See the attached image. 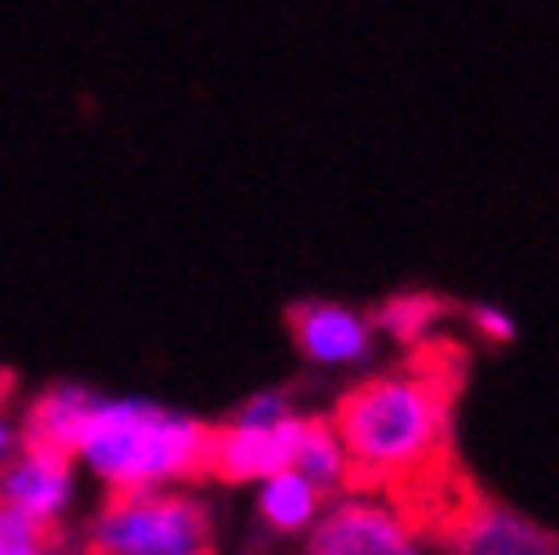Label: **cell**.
I'll return each mask as SVG.
<instances>
[{"instance_id":"obj_8","label":"cell","mask_w":559,"mask_h":555,"mask_svg":"<svg viewBox=\"0 0 559 555\" xmlns=\"http://www.w3.org/2000/svg\"><path fill=\"white\" fill-rule=\"evenodd\" d=\"M444 551L449 555H550V551H559V542L537 520H528L511 507L475 503L466 511H453Z\"/></svg>"},{"instance_id":"obj_14","label":"cell","mask_w":559,"mask_h":555,"mask_svg":"<svg viewBox=\"0 0 559 555\" xmlns=\"http://www.w3.org/2000/svg\"><path fill=\"white\" fill-rule=\"evenodd\" d=\"M289 395L285 391H253L236 413H231V423L240 427H275V423H285L289 418Z\"/></svg>"},{"instance_id":"obj_6","label":"cell","mask_w":559,"mask_h":555,"mask_svg":"<svg viewBox=\"0 0 559 555\" xmlns=\"http://www.w3.org/2000/svg\"><path fill=\"white\" fill-rule=\"evenodd\" d=\"M72 494H76L72 453L19 445L10 462H0V507H14L40 524H62Z\"/></svg>"},{"instance_id":"obj_5","label":"cell","mask_w":559,"mask_h":555,"mask_svg":"<svg viewBox=\"0 0 559 555\" xmlns=\"http://www.w3.org/2000/svg\"><path fill=\"white\" fill-rule=\"evenodd\" d=\"M302 427L307 418L302 413H289L285 423L275 427H214L209 432V462L204 475H218L227 484H249V480H266L280 471H294L298 462V445H302Z\"/></svg>"},{"instance_id":"obj_7","label":"cell","mask_w":559,"mask_h":555,"mask_svg":"<svg viewBox=\"0 0 559 555\" xmlns=\"http://www.w3.org/2000/svg\"><path fill=\"white\" fill-rule=\"evenodd\" d=\"M298 352L324 369H352L373 361V320L342 303H298L289 311Z\"/></svg>"},{"instance_id":"obj_3","label":"cell","mask_w":559,"mask_h":555,"mask_svg":"<svg viewBox=\"0 0 559 555\" xmlns=\"http://www.w3.org/2000/svg\"><path fill=\"white\" fill-rule=\"evenodd\" d=\"M98 555H214V516L191 494H111L90 520Z\"/></svg>"},{"instance_id":"obj_17","label":"cell","mask_w":559,"mask_h":555,"mask_svg":"<svg viewBox=\"0 0 559 555\" xmlns=\"http://www.w3.org/2000/svg\"><path fill=\"white\" fill-rule=\"evenodd\" d=\"M58 555H98V551H90V546H76V551H58Z\"/></svg>"},{"instance_id":"obj_12","label":"cell","mask_w":559,"mask_h":555,"mask_svg":"<svg viewBox=\"0 0 559 555\" xmlns=\"http://www.w3.org/2000/svg\"><path fill=\"white\" fill-rule=\"evenodd\" d=\"M440 316H449V303H440L431 294H395V298L382 303V311L373 316V324L382 333H391L395 342L413 346V342H423L440 324Z\"/></svg>"},{"instance_id":"obj_16","label":"cell","mask_w":559,"mask_h":555,"mask_svg":"<svg viewBox=\"0 0 559 555\" xmlns=\"http://www.w3.org/2000/svg\"><path fill=\"white\" fill-rule=\"evenodd\" d=\"M19 445H23L19 427H14V423H5V418H0V462H10V458L19 453Z\"/></svg>"},{"instance_id":"obj_11","label":"cell","mask_w":559,"mask_h":555,"mask_svg":"<svg viewBox=\"0 0 559 555\" xmlns=\"http://www.w3.org/2000/svg\"><path fill=\"white\" fill-rule=\"evenodd\" d=\"M294 471L307 475L320 494H333V489H342V484L352 480V462H346V449H342L333 423H324V418H307Z\"/></svg>"},{"instance_id":"obj_2","label":"cell","mask_w":559,"mask_h":555,"mask_svg":"<svg viewBox=\"0 0 559 555\" xmlns=\"http://www.w3.org/2000/svg\"><path fill=\"white\" fill-rule=\"evenodd\" d=\"M209 432L214 427L165 404L103 395L76 436V458L111 494H156L204 475Z\"/></svg>"},{"instance_id":"obj_10","label":"cell","mask_w":559,"mask_h":555,"mask_svg":"<svg viewBox=\"0 0 559 555\" xmlns=\"http://www.w3.org/2000/svg\"><path fill=\"white\" fill-rule=\"evenodd\" d=\"M324 511V494L298 471H280L258 484V516L275 533H307Z\"/></svg>"},{"instance_id":"obj_9","label":"cell","mask_w":559,"mask_h":555,"mask_svg":"<svg viewBox=\"0 0 559 555\" xmlns=\"http://www.w3.org/2000/svg\"><path fill=\"white\" fill-rule=\"evenodd\" d=\"M103 395L94 387H81V382H53L45 387L27 413H23V445H36V449H58V453H72L76 458V436L85 427V418L94 413Z\"/></svg>"},{"instance_id":"obj_18","label":"cell","mask_w":559,"mask_h":555,"mask_svg":"<svg viewBox=\"0 0 559 555\" xmlns=\"http://www.w3.org/2000/svg\"><path fill=\"white\" fill-rule=\"evenodd\" d=\"M550 555H559V551H550Z\"/></svg>"},{"instance_id":"obj_15","label":"cell","mask_w":559,"mask_h":555,"mask_svg":"<svg viewBox=\"0 0 559 555\" xmlns=\"http://www.w3.org/2000/svg\"><path fill=\"white\" fill-rule=\"evenodd\" d=\"M471 324H475V333H479L484 342H511V338H515V316L502 311V307H493V303L475 307V311H471Z\"/></svg>"},{"instance_id":"obj_1","label":"cell","mask_w":559,"mask_h":555,"mask_svg":"<svg viewBox=\"0 0 559 555\" xmlns=\"http://www.w3.org/2000/svg\"><path fill=\"white\" fill-rule=\"evenodd\" d=\"M333 432L346 449V462L373 480H404L444 458L449 445V382L431 369L378 374L346 391Z\"/></svg>"},{"instance_id":"obj_4","label":"cell","mask_w":559,"mask_h":555,"mask_svg":"<svg viewBox=\"0 0 559 555\" xmlns=\"http://www.w3.org/2000/svg\"><path fill=\"white\" fill-rule=\"evenodd\" d=\"M307 555H423L408 516L369 494L337 498L320 520L311 524Z\"/></svg>"},{"instance_id":"obj_13","label":"cell","mask_w":559,"mask_h":555,"mask_svg":"<svg viewBox=\"0 0 559 555\" xmlns=\"http://www.w3.org/2000/svg\"><path fill=\"white\" fill-rule=\"evenodd\" d=\"M62 524H40L14 507H0V555H58Z\"/></svg>"}]
</instances>
